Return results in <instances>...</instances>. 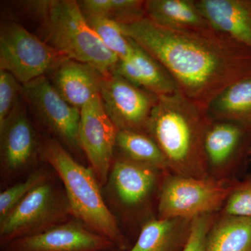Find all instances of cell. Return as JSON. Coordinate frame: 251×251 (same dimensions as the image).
Instances as JSON below:
<instances>
[{
    "instance_id": "cell-1",
    "label": "cell",
    "mask_w": 251,
    "mask_h": 251,
    "mask_svg": "<svg viewBox=\"0 0 251 251\" xmlns=\"http://www.w3.org/2000/svg\"><path fill=\"white\" fill-rule=\"evenodd\" d=\"M120 25L166 69L180 93L204 108L229 85L251 76V50L212 28L173 29L148 17Z\"/></svg>"
},
{
    "instance_id": "cell-2",
    "label": "cell",
    "mask_w": 251,
    "mask_h": 251,
    "mask_svg": "<svg viewBox=\"0 0 251 251\" xmlns=\"http://www.w3.org/2000/svg\"><path fill=\"white\" fill-rule=\"evenodd\" d=\"M211 122L207 110L179 91L158 97L147 133L156 142L171 173L209 177L204 140Z\"/></svg>"
},
{
    "instance_id": "cell-3",
    "label": "cell",
    "mask_w": 251,
    "mask_h": 251,
    "mask_svg": "<svg viewBox=\"0 0 251 251\" xmlns=\"http://www.w3.org/2000/svg\"><path fill=\"white\" fill-rule=\"evenodd\" d=\"M39 157L60 178L72 216L108 239L117 249L129 251L128 240L104 201L93 170L80 164L54 138L41 142Z\"/></svg>"
},
{
    "instance_id": "cell-4",
    "label": "cell",
    "mask_w": 251,
    "mask_h": 251,
    "mask_svg": "<svg viewBox=\"0 0 251 251\" xmlns=\"http://www.w3.org/2000/svg\"><path fill=\"white\" fill-rule=\"evenodd\" d=\"M25 7L39 24L43 41L64 57L111 74L120 59L109 50L89 23L77 1H29Z\"/></svg>"
},
{
    "instance_id": "cell-5",
    "label": "cell",
    "mask_w": 251,
    "mask_h": 251,
    "mask_svg": "<svg viewBox=\"0 0 251 251\" xmlns=\"http://www.w3.org/2000/svg\"><path fill=\"white\" fill-rule=\"evenodd\" d=\"M234 179L196 178L168 172L157 200L156 217L186 218L219 213L228 197Z\"/></svg>"
},
{
    "instance_id": "cell-6",
    "label": "cell",
    "mask_w": 251,
    "mask_h": 251,
    "mask_svg": "<svg viewBox=\"0 0 251 251\" xmlns=\"http://www.w3.org/2000/svg\"><path fill=\"white\" fill-rule=\"evenodd\" d=\"M72 216L64 190L49 179L0 220L1 247L16 239L42 232Z\"/></svg>"
},
{
    "instance_id": "cell-7",
    "label": "cell",
    "mask_w": 251,
    "mask_h": 251,
    "mask_svg": "<svg viewBox=\"0 0 251 251\" xmlns=\"http://www.w3.org/2000/svg\"><path fill=\"white\" fill-rule=\"evenodd\" d=\"M67 58L22 25L7 22L0 34V70L10 73L22 85L49 75Z\"/></svg>"
},
{
    "instance_id": "cell-8",
    "label": "cell",
    "mask_w": 251,
    "mask_h": 251,
    "mask_svg": "<svg viewBox=\"0 0 251 251\" xmlns=\"http://www.w3.org/2000/svg\"><path fill=\"white\" fill-rule=\"evenodd\" d=\"M23 87V98L38 121L68 151L82 153L79 141L80 110L66 101L47 76L31 81Z\"/></svg>"
},
{
    "instance_id": "cell-9",
    "label": "cell",
    "mask_w": 251,
    "mask_h": 251,
    "mask_svg": "<svg viewBox=\"0 0 251 251\" xmlns=\"http://www.w3.org/2000/svg\"><path fill=\"white\" fill-rule=\"evenodd\" d=\"M204 151L209 176L232 179L231 176L251 154V128L229 120L211 119Z\"/></svg>"
},
{
    "instance_id": "cell-10",
    "label": "cell",
    "mask_w": 251,
    "mask_h": 251,
    "mask_svg": "<svg viewBox=\"0 0 251 251\" xmlns=\"http://www.w3.org/2000/svg\"><path fill=\"white\" fill-rule=\"evenodd\" d=\"M118 128L104 108L100 94L80 110L79 141L99 183L107 184L115 160Z\"/></svg>"
},
{
    "instance_id": "cell-11",
    "label": "cell",
    "mask_w": 251,
    "mask_h": 251,
    "mask_svg": "<svg viewBox=\"0 0 251 251\" xmlns=\"http://www.w3.org/2000/svg\"><path fill=\"white\" fill-rule=\"evenodd\" d=\"M168 173L118 156L112 163L107 183L124 211L138 214L150 208L153 198L158 200Z\"/></svg>"
},
{
    "instance_id": "cell-12",
    "label": "cell",
    "mask_w": 251,
    "mask_h": 251,
    "mask_svg": "<svg viewBox=\"0 0 251 251\" xmlns=\"http://www.w3.org/2000/svg\"><path fill=\"white\" fill-rule=\"evenodd\" d=\"M100 96L105 111L119 130L147 133L157 96L113 73L104 79Z\"/></svg>"
},
{
    "instance_id": "cell-13",
    "label": "cell",
    "mask_w": 251,
    "mask_h": 251,
    "mask_svg": "<svg viewBox=\"0 0 251 251\" xmlns=\"http://www.w3.org/2000/svg\"><path fill=\"white\" fill-rule=\"evenodd\" d=\"M2 251H108L116 249L108 239L80 221H69L9 242Z\"/></svg>"
},
{
    "instance_id": "cell-14",
    "label": "cell",
    "mask_w": 251,
    "mask_h": 251,
    "mask_svg": "<svg viewBox=\"0 0 251 251\" xmlns=\"http://www.w3.org/2000/svg\"><path fill=\"white\" fill-rule=\"evenodd\" d=\"M23 96L0 128L1 171L10 176L32 166L39 156L40 142L27 113Z\"/></svg>"
},
{
    "instance_id": "cell-15",
    "label": "cell",
    "mask_w": 251,
    "mask_h": 251,
    "mask_svg": "<svg viewBox=\"0 0 251 251\" xmlns=\"http://www.w3.org/2000/svg\"><path fill=\"white\" fill-rule=\"evenodd\" d=\"M49 75L62 98L79 110L100 94L107 75L90 64L68 58L60 61Z\"/></svg>"
},
{
    "instance_id": "cell-16",
    "label": "cell",
    "mask_w": 251,
    "mask_h": 251,
    "mask_svg": "<svg viewBox=\"0 0 251 251\" xmlns=\"http://www.w3.org/2000/svg\"><path fill=\"white\" fill-rule=\"evenodd\" d=\"M196 4L213 29L251 50V0H196Z\"/></svg>"
},
{
    "instance_id": "cell-17",
    "label": "cell",
    "mask_w": 251,
    "mask_h": 251,
    "mask_svg": "<svg viewBox=\"0 0 251 251\" xmlns=\"http://www.w3.org/2000/svg\"><path fill=\"white\" fill-rule=\"evenodd\" d=\"M134 44L131 57L119 61L112 73L158 97L178 92L177 86L166 69L136 43Z\"/></svg>"
},
{
    "instance_id": "cell-18",
    "label": "cell",
    "mask_w": 251,
    "mask_h": 251,
    "mask_svg": "<svg viewBox=\"0 0 251 251\" xmlns=\"http://www.w3.org/2000/svg\"><path fill=\"white\" fill-rule=\"evenodd\" d=\"M193 220L150 218L128 251H183L191 235Z\"/></svg>"
},
{
    "instance_id": "cell-19",
    "label": "cell",
    "mask_w": 251,
    "mask_h": 251,
    "mask_svg": "<svg viewBox=\"0 0 251 251\" xmlns=\"http://www.w3.org/2000/svg\"><path fill=\"white\" fill-rule=\"evenodd\" d=\"M146 17L163 27L180 29H211L193 0L145 1Z\"/></svg>"
},
{
    "instance_id": "cell-20",
    "label": "cell",
    "mask_w": 251,
    "mask_h": 251,
    "mask_svg": "<svg viewBox=\"0 0 251 251\" xmlns=\"http://www.w3.org/2000/svg\"><path fill=\"white\" fill-rule=\"evenodd\" d=\"M206 251H251V217L218 213L206 238Z\"/></svg>"
},
{
    "instance_id": "cell-21",
    "label": "cell",
    "mask_w": 251,
    "mask_h": 251,
    "mask_svg": "<svg viewBox=\"0 0 251 251\" xmlns=\"http://www.w3.org/2000/svg\"><path fill=\"white\" fill-rule=\"evenodd\" d=\"M206 110L212 120H229L251 128V76L229 85Z\"/></svg>"
},
{
    "instance_id": "cell-22",
    "label": "cell",
    "mask_w": 251,
    "mask_h": 251,
    "mask_svg": "<svg viewBox=\"0 0 251 251\" xmlns=\"http://www.w3.org/2000/svg\"><path fill=\"white\" fill-rule=\"evenodd\" d=\"M115 150L119 153L118 156L126 159L170 172L161 149L146 132L119 130Z\"/></svg>"
},
{
    "instance_id": "cell-23",
    "label": "cell",
    "mask_w": 251,
    "mask_h": 251,
    "mask_svg": "<svg viewBox=\"0 0 251 251\" xmlns=\"http://www.w3.org/2000/svg\"><path fill=\"white\" fill-rule=\"evenodd\" d=\"M77 3L85 18H104L119 24L126 25L146 17L145 1L83 0Z\"/></svg>"
},
{
    "instance_id": "cell-24",
    "label": "cell",
    "mask_w": 251,
    "mask_h": 251,
    "mask_svg": "<svg viewBox=\"0 0 251 251\" xmlns=\"http://www.w3.org/2000/svg\"><path fill=\"white\" fill-rule=\"evenodd\" d=\"M104 46L120 60L131 57L135 49L133 41L126 35L120 24L104 18H86Z\"/></svg>"
},
{
    "instance_id": "cell-25",
    "label": "cell",
    "mask_w": 251,
    "mask_h": 251,
    "mask_svg": "<svg viewBox=\"0 0 251 251\" xmlns=\"http://www.w3.org/2000/svg\"><path fill=\"white\" fill-rule=\"evenodd\" d=\"M50 179L45 169L36 170L24 181L18 182L0 193V220L12 210L34 188Z\"/></svg>"
},
{
    "instance_id": "cell-26",
    "label": "cell",
    "mask_w": 251,
    "mask_h": 251,
    "mask_svg": "<svg viewBox=\"0 0 251 251\" xmlns=\"http://www.w3.org/2000/svg\"><path fill=\"white\" fill-rule=\"evenodd\" d=\"M220 214L251 217V175L238 181L232 189Z\"/></svg>"
},
{
    "instance_id": "cell-27",
    "label": "cell",
    "mask_w": 251,
    "mask_h": 251,
    "mask_svg": "<svg viewBox=\"0 0 251 251\" xmlns=\"http://www.w3.org/2000/svg\"><path fill=\"white\" fill-rule=\"evenodd\" d=\"M23 85L10 73L0 70V128L23 96Z\"/></svg>"
},
{
    "instance_id": "cell-28",
    "label": "cell",
    "mask_w": 251,
    "mask_h": 251,
    "mask_svg": "<svg viewBox=\"0 0 251 251\" xmlns=\"http://www.w3.org/2000/svg\"><path fill=\"white\" fill-rule=\"evenodd\" d=\"M217 214H204L193 219L191 235L183 251H206V238Z\"/></svg>"
},
{
    "instance_id": "cell-29",
    "label": "cell",
    "mask_w": 251,
    "mask_h": 251,
    "mask_svg": "<svg viewBox=\"0 0 251 251\" xmlns=\"http://www.w3.org/2000/svg\"><path fill=\"white\" fill-rule=\"evenodd\" d=\"M120 251V250H119V249H112V250H110V251Z\"/></svg>"
}]
</instances>
